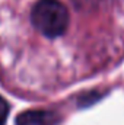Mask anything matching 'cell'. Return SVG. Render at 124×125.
Returning a JSON list of instances; mask_svg holds the SVG:
<instances>
[{
    "mask_svg": "<svg viewBox=\"0 0 124 125\" xmlns=\"http://www.w3.org/2000/svg\"><path fill=\"white\" fill-rule=\"evenodd\" d=\"M35 29L47 38L62 36L69 28V10L60 0H38L31 12Z\"/></svg>",
    "mask_w": 124,
    "mask_h": 125,
    "instance_id": "obj_1",
    "label": "cell"
},
{
    "mask_svg": "<svg viewBox=\"0 0 124 125\" xmlns=\"http://www.w3.org/2000/svg\"><path fill=\"white\" fill-rule=\"evenodd\" d=\"M59 122L60 115L47 109H32L16 116V125H57Z\"/></svg>",
    "mask_w": 124,
    "mask_h": 125,
    "instance_id": "obj_2",
    "label": "cell"
},
{
    "mask_svg": "<svg viewBox=\"0 0 124 125\" xmlns=\"http://www.w3.org/2000/svg\"><path fill=\"white\" fill-rule=\"evenodd\" d=\"M9 103L7 100L0 96V125H6V121H7V116H9Z\"/></svg>",
    "mask_w": 124,
    "mask_h": 125,
    "instance_id": "obj_3",
    "label": "cell"
}]
</instances>
